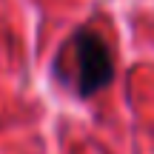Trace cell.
Segmentation results:
<instances>
[{"mask_svg": "<svg viewBox=\"0 0 154 154\" xmlns=\"http://www.w3.org/2000/svg\"><path fill=\"white\" fill-rule=\"evenodd\" d=\"M54 74L83 100L103 91L114 80V60L103 34L91 26L74 29L54 60Z\"/></svg>", "mask_w": 154, "mask_h": 154, "instance_id": "6da1fadb", "label": "cell"}]
</instances>
